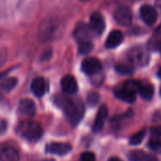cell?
Segmentation results:
<instances>
[{
    "label": "cell",
    "mask_w": 161,
    "mask_h": 161,
    "mask_svg": "<svg viewBox=\"0 0 161 161\" xmlns=\"http://www.w3.org/2000/svg\"><path fill=\"white\" fill-rule=\"evenodd\" d=\"M55 103L60 107L69 122L73 125H76L84 115V104L78 98H71L65 95H57Z\"/></svg>",
    "instance_id": "1"
},
{
    "label": "cell",
    "mask_w": 161,
    "mask_h": 161,
    "mask_svg": "<svg viewBox=\"0 0 161 161\" xmlns=\"http://www.w3.org/2000/svg\"><path fill=\"white\" fill-rule=\"evenodd\" d=\"M17 132L24 139L29 142H36L42 137V128L41 125L36 122L25 121L18 125Z\"/></svg>",
    "instance_id": "2"
},
{
    "label": "cell",
    "mask_w": 161,
    "mask_h": 161,
    "mask_svg": "<svg viewBox=\"0 0 161 161\" xmlns=\"http://www.w3.org/2000/svg\"><path fill=\"white\" fill-rule=\"evenodd\" d=\"M59 23L55 19L50 18L42 22L40 25L38 37L42 42H48L53 40L59 32Z\"/></svg>",
    "instance_id": "3"
},
{
    "label": "cell",
    "mask_w": 161,
    "mask_h": 161,
    "mask_svg": "<svg viewBox=\"0 0 161 161\" xmlns=\"http://www.w3.org/2000/svg\"><path fill=\"white\" fill-rule=\"evenodd\" d=\"M127 58L131 63L137 66H145L149 62L150 54L146 49V47L137 45L128 51Z\"/></svg>",
    "instance_id": "4"
},
{
    "label": "cell",
    "mask_w": 161,
    "mask_h": 161,
    "mask_svg": "<svg viewBox=\"0 0 161 161\" xmlns=\"http://www.w3.org/2000/svg\"><path fill=\"white\" fill-rule=\"evenodd\" d=\"M114 19L122 25L127 26L132 24L133 13L131 9L126 6H120L114 11Z\"/></svg>",
    "instance_id": "5"
},
{
    "label": "cell",
    "mask_w": 161,
    "mask_h": 161,
    "mask_svg": "<svg viewBox=\"0 0 161 161\" xmlns=\"http://www.w3.org/2000/svg\"><path fill=\"white\" fill-rule=\"evenodd\" d=\"M93 31L91 28L90 25L84 24V23H78L75 28L74 31V37L77 41V42H88L92 41V38L93 36Z\"/></svg>",
    "instance_id": "6"
},
{
    "label": "cell",
    "mask_w": 161,
    "mask_h": 161,
    "mask_svg": "<svg viewBox=\"0 0 161 161\" xmlns=\"http://www.w3.org/2000/svg\"><path fill=\"white\" fill-rule=\"evenodd\" d=\"M81 69L86 75H92L102 70V64L100 60L96 58H87L83 60L81 64Z\"/></svg>",
    "instance_id": "7"
},
{
    "label": "cell",
    "mask_w": 161,
    "mask_h": 161,
    "mask_svg": "<svg viewBox=\"0 0 161 161\" xmlns=\"http://www.w3.org/2000/svg\"><path fill=\"white\" fill-rule=\"evenodd\" d=\"M141 18L148 25H153L158 19V11L152 5H143L140 10Z\"/></svg>",
    "instance_id": "8"
},
{
    "label": "cell",
    "mask_w": 161,
    "mask_h": 161,
    "mask_svg": "<svg viewBox=\"0 0 161 161\" xmlns=\"http://www.w3.org/2000/svg\"><path fill=\"white\" fill-rule=\"evenodd\" d=\"M90 26L95 34H97V35L103 34V32L106 28V22H105L104 16L100 12H97V11L93 12L91 15Z\"/></svg>",
    "instance_id": "9"
},
{
    "label": "cell",
    "mask_w": 161,
    "mask_h": 161,
    "mask_svg": "<svg viewBox=\"0 0 161 161\" xmlns=\"http://www.w3.org/2000/svg\"><path fill=\"white\" fill-rule=\"evenodd\" d=\"M71 150L72 146L63 142H51L46 145V152L57 156H64L71 152Z\"/></svg>",
    "instance_id": "10"
},
{
    "label": "cell",
    "mask_w": 161,
    "mask_h": 161,
    "mask_svg": "<svg viewBox=\"0 0 161 161\" xmlns=\"http://www.w3.org/2000/svg\"><path fill=\"white\" fill-rule=\"evenodd\" d=\"M18 112L19 114L26 117H32L36 112V106L35 103L31 99H22L19 102L18 106Z\"/></svg>",
    "instance_id": "11"
},
{
    "label": "cell",
    "mask_w": 161,
    "mask_h": 161,
    "mask_svg": "<svg viewBox=\"0 0 161 161\" xmlns=\"http://www.w3.org/2000/svg\"><path fill=\"white\" fill-rule=\"evenodd\" d=\"M60 86H61L62 91L67 94H74L77 92V89H78L76 79L73 75H70L62 77Z\"/></svg>",
    "instance_id": "12"
},
{
    "label": "cell",
    "mask_w": 161,
    "mask_h": 161,
    "mask_svg": "<svg viewBox=\"0 0 161 161\" xmlns=\"http://www.w3.org/2000/svg\"><path fill=\"white\" fill-rule=\"evenodd\" d=\"M108 107L106 105H102L97 112L96 118L94 120L93 125H92V131L95 133H98L99 131L102 130L103 126H104V123L108 117Z\"/></svg>",
    "instance_id": "13"
},
{
    "label": "cell",
    "mask_w": 161,
    "mask_h": 161,
    "mask_svg": "<svg viewBox=\"0 0 161 161\" xmlns=\"http://www.w3.org/2000/svg\"><path fill=\"white\" fill-rule=\"evenodd\" d=\"M31 91L37 97H42L47 91V82L43 77H36L31 83Z\"/></svg>",
    "instance_id": "14"
},
{
    "label": "cell",
    "mask_w": 161,
    "mask_h": 161,
    "mask_svg": "<svg viewBox=\"0 0 161 161\" xmlns=\"http://www.w3.org/2000/svg\"><path fill=\"white\" fill-rule=\"evenodd\" d=\"M129 161H158V158L149 153L142 150H134L128 154Z\"/></svg>",
    "instance_id": "15"
},
{
    "label": "cell",
    "mask_w": 161,
    "mask_h": 161,
    "mask_svg": "<svg viewBox=\"0 0 161 161\" xmlns=\"http://www.w3.org/2000/svg\"><path fill=\"white\" fill-rule=\"evenodd\" d=\"M115 96L117 98H119L120 100L125 101L126 103H130V104L134 103L137 99L136 92L131 91L129 89H126L125 87L120 89V90L115 91Z\"/></svg>",
    "instance_id": "16"
},
{
    "label": "cell",
    "mask_w": 161,
    "mask_h": 161,
    "mask_svg": "<svg viewBox=\"0 0 161 161\" xmlns=\"http://www.w3.org/2000/svg\"><path fill=\"white\" fill-rule=\"evenodd\" d=\"M124 41V35L120 30H113L108 36L106 41V46L108 48H115L119 46Z\"/></svg>",
    "instance_id": "17"
},
{
    "label": "cell",
    "mask_w": 161,
    "mask_h": 161,
    "mask_svg": "<svg viewBox=\"0 0 161 161\" xmlns=\"http://www.w3.org/2000/svg\"><path fill=\"white\" fill-rule=\"evenodd\" d=\"M19 153L12 147H6L0 150V161H18Z\"/></svg>",
    "instance_id": "18"
},
{
    "label": "cell",
    "mask_w": 161,
    "mask_h": 161,
    "mask_svg": "<svg viewBox=\"0 0 161 161\" xmlns=\"http://www.w3.org/2000/svg\"><path fill=\"white\" fill-rule=\"evenodd\" d=\"M138 92H139L140 95L143 99L150 100L153 97V95H154L155 90H154V87L151 84H145V85L142 84Z\"/></svg>",
    "instance_id": "19"
},
{
    "label": "cell",
    "mask_w": 161,
    "mask_h": 161,
    "mask_svg": "<svg viewBox=\"0 0 161 161\" xmlns=\"http://www.w3.org/2000/svg\"><path fill=\"white\" fill-rule=\"evenodd\" d=\"M92 48H93V43L92 41L78 42V52L81 55H87L91 53Z\"/></svg>",
    "instance_id": "20"
},
{
    "label": "cell",
    "mask_w": 161,
    "mask_h": 161,
    "mask_svg": "<svg viewBox=\"0 0 161 161\" xmlns=\"http://www.w3.org/2000/svg\"><path fill=\"white\" fill-rule=\"evenodd\" d=\"M16 84L17 79L15 77H8L1 83V88L6 92H9L16 86Z\"/></svg>",
    "instance_id": "21"
},
{
    "label": "cell",
    "mask_w": 161,
    "mask_h": 161,
    "mask_svg": "<svg viewBox=\"0 0 161 161\" xmlns=\"http://www.w3.org/2000/svg\"><path fill=\"white\" fill-rule=\"evenodd\" d=\"M144 136H145V130H141V131L135 133L129 139L130 144H132V145H138V144H140L142 142Z\"/></svg>",
    "instance_id": "22"
},
{
    "label": "cell",
    "mask_w": 161,
    "mask_h": 161,
    "mask_svg": "<svg viewBox=\"0 0 161 161\" xmlns=\"http://www.w3.org/2000/svg\"><path fill=\"white\" fill-rule=\"evenodd\" d=\"M115 70L117 71V73H119L120 75H129L133 73V69L130 66H127L123 63H118L115 66Z\"/></svg>",
    "instance_id": "23"
},
{
    "label": "cell",
    "mask_w": 161,
    "mask_h": 161,
    "mask_svg": "<svg viewBox=\"0 0 161 161\" xmlns=\"http://www.w3.org/2000/svg\"><path fill=\"white\" fill-rule=\"evenodd\" d=\"M99 100H100V95L95 92H92L88 94V97H87V102L89 104V106L91 107H94L96 106L98 103H99Z\"/></svg>",
    "instance_id": "24"
},
{
    "label": "cell",
    "mask_w": 161,
    "mask_h": 161,
    "mask_svg": "<svg viewBox=\"0 0 161 161\" xmlns=\"http://www.w3.org/2000/svg\"><path fill=\"white\" fill-rule=\"evenodd\" d=\"M142 83L140 81H137V80H130V81H127L125 82V88L126 89H129L131 91H134V92H138L140 87H141Z\"/></svg>",
    "instance_id": "25"
},
{
    "label": "cell",
    "mask_w": 161,
    "mask_h": 161,
    "mask_svg": "<svg viewBox=\"0 0 161 161\" xmlns=\"http://www.w3.org/2000/svg\"><path fill=\"white\" fill-rule=\"evenodd\" d=\"M148 146L151 150L156 151V152H159L161 151V140L159 139H152L149 143Z\"/></svg>",
    "instance_id": "26"
},
{
    "label": "cell",
    "mask_w": 161,
    "mask_h": 161,
    "mask_svg": "<svg viewBox=\"0 0 161 161\" xmlns=\"http://www.w3.org/2000/svg\"><path fill=\"white\" fill-rule=\"evenodd\" d=\"M80 161H95V155L92 152H85L81 155Z\"/></svg>",
    "instance_id": "27"
},
{
    "label": "cell",
    "mask_w": 161,
    "mask_h": 161,
    "mask_svg": "<svg viewBox=\"0 0 161 161\" xmlns=\"http://www.w3.org/2000/svg\"><path fill=\"white\" fill-rule=\"evenodd\" d=\"M151 133L154 136L157 137H160L161 136V125H158V126H154L151 128Z\"/></svg>",
    "instance_id": "28"
},
{
    "label": "cell",
    "mask_w": 161,
    "mask_h": 161,
    "mask_svg": "<svg viewBox=\"0 0 161 161\" xmlns=\"http://www.w3.org/2000/svg\"><path fill=\"white\" fill-rule=\"evenodd\" d=\"M51 53H52V52H51L50 49L43 51V53H42V57H41V59H42V60H48V59L50 58V57H51Z\"/></svg>",
    "instance_id": "29"
},
{
    "label": "cell",
    "mask_w": 161,
    "mask_h": 161,
    "mask_svg": "<svg viewBox=\"0 0 161 161\" xmlns=\"http://www.w3.org/2000/svg\"><path fill=\"white\" fill-rule=\"evenodd\" d=\"M108 161H123V160H121L119 158H115V157H113V158H110L108 159Z\"/></svg>",
    "instance_id": "30"
},
{
    "label": "cell",
    "mask_w": 161,
    "mask_h": 161,
    "mask_svg": "<svg viewBox=\"0 0 161 161\" xmlns=\"http://www.w3.org/2000/svg\"><path fill=\"white\" fill-rule=\"evenodd\" d=\"M157 6L161 9V0H157Z\"/></svg>",
    "instance_id": "31"
},
{
    "label": "cell",
    "mask_w": 161,
    "mask_h": 161,
    "mask_svg": "<svg viewBox=\"0 0 161 161\" xmlns=\"http://www.w3.org/2000/svg\"><path fill=\"white\" fill-rule=\"evenodd\" d=\"M158 77H159V78H161V67L159 68L158 72Z\"/></svg>",
    "instance_id": "32"
},
{
    "label": "cell",
    "mask_w": 161,
    "mask_h": 161,
    "mask_svg": "<svg viewBox=\"0 0 161 161\" xmlns=\"http://www.w3.org/2000/svg\"><path fill=\"white\" fill-rule=\"evenodd\" d=\"M159 49H160V53H161V42H160V45H159Z\"/></svg>",
    "instance_id": "33"
},
{
    "label": "cell",
    "mask_w": 161,
    "mask_h": 161,
    "mask_svg": "<svg viewBox=\"0 0 161 161\" xmlns=\"http://www.w3.org/2000/svg\"><path fill=\"white\" fill-rule=\"evenodd\" d=\"M159 93H160V96H161V87H160V92H159Z\"/></svg>",
    "instance_id": "34"
},
{
    "label": "cell",
    "mask_w": 161,
    "mask_h": 161,
    "mask_svg": "<svg viewBox=\"0 0 161 161\" xmlns=\"http://www.w3.org/2000/svg\"><path fill=\"white\" fill-rule=\"evenodd\" d=\"M45 161H54V160H45Z\"/></svg>",
    "instance_id": "35"
}]
</instances>
